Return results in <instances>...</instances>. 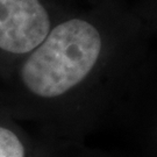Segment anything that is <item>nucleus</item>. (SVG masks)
<instances>
[{"label": "nucleus", "mask_w": 157, "mask_h": 157, "mask_svg": "<svg viewBox=\"0 0 157 157\" xmlns=\"http://www.w3.org/2000/svg\"><path fill=\"white\" fill-rule=\"evenodd\" d=\"M51 30L49 13L41 0H0V51L26 56Z\"/></svg>", "instance_id": "2"}, {"label": "nucleus", "mask_w": 157, "mask_h": 157, "mask_svg": "<svg viewBox=\"0 0 157 157\" xmlns=\"http://www.w3.org/2000/svg\"><path fill=\"white\" fill-rule=\"evenodd\" d=\"M0 157H26L22 141L12 129L0 126Z\"/></svg>", "instance_id": "3"}, {"label": "nucleus", "mask_w": 157, "mask_h": 157, "mask_svg": "<svg viewBox=\"0 0 157 157\" xmlns=\"http://www.w3.org/2000/svg\"><path fill=\"white\" fill-rule=\"evenodd\" d=\"M102 39L95 26L70 19L51 28L43 42L25 56L20 78L32 94L51 99L83 82L99 59Z\"/></svg>", "instance_id": "1"}]
</instances>
